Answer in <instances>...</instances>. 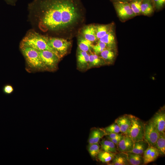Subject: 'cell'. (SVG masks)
I'll use <instances>...</instances> for the list:
<instances>
[{
    "label": "cell",
    "instance_id": "cell-1",
    "mask_svg": "<svg viewBox=\"0 0 165 165\" xmlns=\"http://www.w3.org/2000/svg\"><path fill=\"white\" fill-rule=\"evenodd\" d=\"M29 6L39 13L40 25L51 31L68 33L83 20L80 0H34Z\"/></svg>",
    "mask_w": 165,
    "mask_h": 165
},
{
    "label": "cell",
    "instance_id": "cell-2",
    "mask_svg": "<svg viewBox=\"0 0 165 165\" xmlns=\"http://www.w3.org/2000/svg\"><path fill=\"white\" fill-rule=\"evenodd\" d=\"M47 41V37L32 31L27 34L21 42L20 46L30 47L38 51L47 50L52 51L48 45Z\"/></svg>",
    "mask_w": 165,
    "mask_h": 165
},
{
    "label": "cell",
    "instance_id": "cell-3",
    "mask_svg": "<svg viewBox=\"0 0 165 165\" xmlns=\"http://www.w3.org/2000/svg\"><path fill=\"white\" fill-rule=\"evenodd\" d=\"M47 43L60 59L68 53L72 46L70 41L62 38L47 37Z\"/></svg>",
    "mask_w": 165,
    "mask_h": 165
},
{
    "label": "cell",
    "instance_id": "cell-4",
    "mask_svg": "<svg viewBox=\"0 0 165 165\" xmlns=\"http://www.w3.org/2000/svg\"><path fill=\"white\" fill-rule=\"evenodd\" d=\"M20 48L29 67L35 70H45L38 50L23 46H20Z\"/></svg>",
    "mask_w": 165,
    "mask_h": 165
},
{
    "label": "cell",
    "instance_id": "cell-5",
    "mask_svg": "<svg viewBox=\"0 0 165 165\" xmlns=\"http://www.w3.org/2000/svg\"><path fill=\"white\" fill-rule=\"evenodd\" d=\"M131 123L126 135L134 142L144 139V123L138 117L130 115Z\"/></svg>",
    "mask_w": 165,
    "mask_h": 165
},
{
    "label": "cell",
    "instance_id": "cell-6",
    "mask_svg": "<svg viewBox=\"0 0 165 165\" xmlns=\"http://www.w3.org/2000/svg\"><path fill=\"white\" fill-rule=\"evenodd\" d=\"M38 51L45 70H55L60 59L57 56L50 50H46Z\"/></svg>",
    "mask_w": 165,
    "mask_h": 165
},
{
    "label": "cell",
    "instance_id": "cell-7",
    "mask_svg": "<svg viewBox=\"0 0 165 165\" xmlns=\"http://www.w3.org/2000/svg\"><path fill=\"white\" fill-rule=\"evenodd\" d=\"M118 17L122 21H125L136 16L130 6L129 2H113Z\"/></svg>",
    "mask_w": 165,
    "mask_h": 165
},
{
    "label": "cell",
    "instance_id": "cell-8",
    "mask_svg": "<svg viewBox=\"0 0 165 165\" xmlns=\"http://www.w3.org/2000/svg\"><path fill=\"white\" fill-rule=\"evenodd\" d=\"M159 135V133L151 119L144 123V139L149 145L154 146Z\"/></svg>",
    "mask_w": 165,
    "mask_h": 165
},
{
    "label": "cell",
    "instance_id": "cell-9",
    "mask_svg": "<svg viewBox=\"0 0 165 165\" xmlns=\"http://www.w3.org/2000/svg\"><path fill=\"white\" fill-rule=\"evenodd\" d=\"M159 133L164 132L165 129V111L164 106L161 107L151 118Z\"/></svg>",
    "mask_w": 165,
    "mask_h": 165
},
{
    "label": "cell",
    "instance_id": "cell-10",
    "mask_svg": "<svg viewBox=\"0 0 165 165\" xmlns=\"http://www.w3.org/2000/svg\"><path fill=\"white\" fill-rule=\"evenodd\" d=\"M134 142L128 135L124 134L117 146L119 152L127 153L132 150Z\"/></svg>",
    "mask_w": 165,
    "mask_h": 165
},
{
    "label": "cell",
    "instance_id": "cell-11",
    "mask_svg": "<svg viewBox=\"0 0 165 165\" xmlns=\"http://www.w3.org/2000/svg\"><path fill=\"white\" fill-rule=\"evenodd\" d=\"M115 122L120 127L121 133L126 135L131 123L130 115L125 114L122 116L117 118Z\"/></svg>",
    "mask_w": 165,
    "mask_h": 165
},
{
    "label": "cell",
    "instance_id": "cell-12",
    "mask_svg": "<svg viewBox=\"0 0 165 165\" xmlns=\"http://www.w3.org/2000/svg\"><path fill=\"white\" fill-rule=\"evenodd\" d=\"M144 164L156 160L160 156L158 150L154 146L149 145L143 153Z\"/></svg>",
    "mask_w": 165,
    "mask_h": 165
},
{
    "label": "cell",
    "instance_id": "cell-13",
    "mask_svg": "<svg viewBox=\"0 0 165 165\" xmlns=\"http://www.w3.org/2000/svg\"><path fill=\"white\" fill-rule=\"evenodd\" d=\"M77 65L79 69L84 70L87 69L89 62V54L78 49L77 53Z\"/></svg>",
    "mask_w": 165,
    "mask_h": 165
},
{
    "label": "cell",
    "instance_id": "cell-14",
    "mask_svg": "<svg viewBox=\"0 0 165 165\" xmlns=\"http://www.w3.org/2000/svg\"><path fill=\"white\" fill-rule=\"evenodd\" d=\"M106 134L103 128L93 127L90 130L88 138L89 144L98 143L100 140Z\"/></svg>",
    "mask_w": 165,
    "mask_h": 165
},
{
    "label": "cell",
    "instance_id": "cell-15",
    "mask_svg": "<svg viewBox=\"0 0 165 165\" xmlns=\"http://www.w3.org/2000/svg\"><path fill=\"white\" fill-rule=\"evenodd\" d=\"M82 36L92 43L97 40L95 25L91 24L84 27L82 31Z\"/></svg>",
    "mask_w": 165,
    "mask_h": 165
},
{
    "label": "cell",
    "instance_id": "cell-16",
    "mask_svg": "<svg viewBox=\"0 0 165 165\" xmlns=\"http://www.w3.org/2000/svg\"><path fill=\"white\" fill-rule=\"evenodd\" d=\"M115 36L113 29L98 40L105 43L108 49H114L116 46Z\"/></svg>",
    "mask_w": 165,
    "mask_h": 165
},
{
    "label": "cell",
    "instance_id": "cell-17",
    "mask_svg": "<svg viewBox=\"0 0 165 165\" xmlns=\"http://www.w3.org/2000/svg\"><path fill=\"white\" fill-rule=\"evenodd\" d=\"M155 10L152 0H142L141 4V14L149 16L153 13Z\"/></svg>",
    "mask_w": 165,
    "mask_h": 165
},
{
    "label": "cell",
    "instance_id": "cell-18",
    "mask_svg": "<svg viewBox=\"0 0 165 165\" xmlns=\"http://www.w3.org/2000/svg\"><path fill=\"white\" fill-rule=\"evenodd\" d=\"M109 165H129L127 153L117 152Z\"/></svg>",
    "mask_w": 165,
    "mask_h": 165
},
{
    "label": "cell",
    "instance_id": "cell-19",
    "mask_svg": "<svg viewBox=\"0 0 165 165\" xmlns=\"http://www.w3.org/2000/svg\"><path fill=\"white\" fill-rule=\"evenodd\" d=\"M96 36L97 40L104 36L113 29V24H99L95 25Z\"/></svg>",
    "mask_w": 165,
    "mask_h": 165
},
{
    "label": "cell",
    "instance_id": "cell-20",
    "mask_svg": "<svg viewBox=\"0 0 165 165\" xmlns=\"http://www.w3.org/2000/svg\"><path fill=\"white\" fill-rule=\"evenodd\" d=\"M149 145L145 139L134 142L133 148L130 152L139 155H143Z\"/></svg>",
    "mask_w": 165,
    "mask_h": 165
},
{
    "label": "cell",
    "instance_id": "cell-21",
    "mask_svg": "<svg viewBox=\"0 0 165 165\" xmlns=\"http://www.w3.org/2000/svg\"><path fill=\"white\" fill-rule=\"evenodd\" d=\"M100 150L116 153L117 152L116 145L111 140L103 139L100 142Z\"/></svg>",
    "mask_w": 165,
    "mask_h": 165
},
{
    "label": "cell",
    "instance_id": "cell-22",
    "mask_svg": "<svg viewBox=\"0 0 165 165\" xmlns=\"http://www.w3.org/2000/svg\"><path fill=\"white\" fill-rule=\"evenodd\" d=\"M159 151L160 156L165 154V132L159 133L158 138L154 145Z\"/></svg>",
    "mask_w": 165,
    "mask_h": 165
},
{
    "label": "cell",
    "instance_id": "cell-23",
    "mask_svg": "<svg viewBox=\"0 0 165 165\" xmlns=\"http://www.w3.org/2000/svg\"><path fill=\"white\" fill-rule=\"evenodd\" d=\"M92 43L82 36H80L78 38V48L81 51L90 53L92 50Z\"/></svg>",
    "mask_w": 165,
    "mask_h": 165
},
{
    "label": "cell",
    "instance_id": "cell-24",
    "mask_svg": "<svg viewBox=\"0 0 165 165\" xmlns=\"http://www.w3.org/2000/svg\"><path fill=\"white\" fill-rule=\"evenodd\" d=\"M127 160L130 165H141L144 164L143 156L131 152L127 153Z\"/></svg>",
    "mask_w": 165,
    "mask_h": 165
},
{
    "label": "cell",
    "instance_id": "cell-25",
    "mask_svg": "<svg viewBox=\"0 0 165 165\" xmlns=\"http://www.w3.org/2000/svg\"><path fill=\"white\" fill-rule=\"evenodd\" d=\"M90 53V54H89V62L87 69L102 65L105 63L104 61L100 56L92 53V52Z\"/></svg>",
    "mask_w": 165,
    "mask_h": 165
},
{
    "label": "cell",
    "instance_id": "cell-26",
    "mask_svg": "<svg viewBox=\"0 0 165 165\" xmlns=\"http://www.w3.org/2000/svg\"><path fill=\"white\" fill-rule=\"evenodd\" d=\"M115 154L110 152L100 150L97 158L102 163H108L113 160Z\"/></svg>",
    "mask_w": 165,
    "mask_h": 165
},
{
    "label": "cell",
    "instance_id": "cell-27",
    "mask_svg": "<svg viewBox=\"0 0 165 165\" xmlns=\"http://www.w3.org/2000/svg\"><path fill=\"white\" fill-rule=\"evenodd\" d=\"M113 49H106L100 53V57L105 62H112L115 57V53L113 50Z\"/></svg>",
    "mask_w": 165,
    "mask_h": 165
},
{
    "label": "cell",
    "instance_id": "cell-28",
    "mask_svg": "<svg viewBox=\"0 0 165 165\" xmlns=\"http://www.w3.org/2000/svg\"><path fill=\"white\" fill-rule=\"evenodd\" d=\"M87 150L92 158H97L100 150V145L98 143L89 144L87 146Z\"/></svg>",
    "mask_w": 165,
    "mask_h": 165
},
{
    "label": "cell",
    "instance_id": "cell-29",
    "mask_svg": "<svg viewBox=\"0 0 165 165\" xmlns=\"http://www.w3.org/2000/svg\"><path fill=\"white\" fill-rule=\"evenodd\" d=\"M142 0H130V6L136 16L141 14V4Z\"/></svg>",
    "mask_w": 165,
    "mask_h": 165
},
{
    "label": "cell",
    "instance_id": "cell-30",
    "mask_svg": "<svg viewBox=\"0 0 165 165\" xmlns=\"http://www.w3.org/2000/svg\"><path fill=\"white\" fill-rule=\"evenodd\" d=\"M105 132L106 135L111 133H118L120 132V127L116 123H113L103 128Z\"/></svg>",
    "mask_w": 165,
    "mask_h": 165
},
{
    "label": "cell",
    "instance_id": "cell-31",
    "mask_svg": "<svg viewBox=\"0 0 165 165\" xmlns=\"http://www.w3.org/2000/svg\"><path fill=\"white\" fill-rule=\"evenodd\" d=\"M107 48L106 44L99 40L95 45H93L92 46V50L94 53L97 55L100 54L104 50Z\"/></svg>",
    "mask_w": 165,
    "mask_h": 165
},
{
    "label": "cell",
    "instance_id": "cell-32",
    "mask_svg": "<svg viewBox=\"0 0 165 165\" xmlns=\"http://www.w3.org/2000/svg\"><path fill=\"white\" fill-rule=\"evenodd\" d=\"M155 10L159 11L164 7L165 4V0H152Z\"/></svg>",
    "mask_w": 165,
    "mask_h": 165
},
{
    "label": "cell",
    "instance_id": "cell-33",
    "mask_svg": "<svg viewBox=\"0 0 165 165\" xmlns=\"http://www.w3.org/2000/svg\"><path fill=\"white\" fill-rule=\"evenodd\" d=\"M14 89L13 86L10 85H6L3 88V92L7 94H10L13 91Z\"/></svg>",
    "mask_w": 165,
    "mask_h": 165
},
{
    "label": "cell",
    "instance_id": "cell-34",
    "mask_svg": "<svg viewBox=\"0 0 165 165\" xmlns=\"http://www.w3.org/2000/svg\"><path fill=\"white\" fill-rule=\"evenodd\" d=\"M124 134L121 133H111L105 135L107 139H114L123 136Z\"/></svg>",
    "mask_w": 165,
    "mask_h": 165
},
{
    "label": "cell",
    "instance_id": "cell-35",
    "mask_svg": "<svg viewBox=\"0 0 165 165\" xmlns=\"http://www.w3.org/2000/svg\"><path fill=\"white\" fill-rule=\"evenodd\" d=\"M123 135L121 137H117L114 139H109L112 141L116 145H117L120 141L122 139Z\"/></svg>",
    "mask_w": 165,
    "mask_h": 165
},
{
    "label": "cell",
    "instance_id": "cell-36",
    "mask_svg": "<svg viewBox=\"0 0 165 165\" xmlns=\"http://www.w3.org/2000/svg\"><path fill=\"white\" fill-rule=\"evenodd\" d=\"M112 2H129L130 0H111Z\"/></svg>",
    "mask_w": 165,
    "mask_h": 165
},
{
    "label": "cell",
    "instance_id": "cell-37",
    "mask_svg": "<svg viewBox=\"0 0 165 165\" xmlns=\"http://www.w3.org/2000/svg\"><path fill=\"white\" fill-rule=\"evenodd\" d=\"M6 1L8 2H13L16 0H6Z\"/></svg>",
    "mask_w": 165,
    "mask_h": 165
}]
</instances>
